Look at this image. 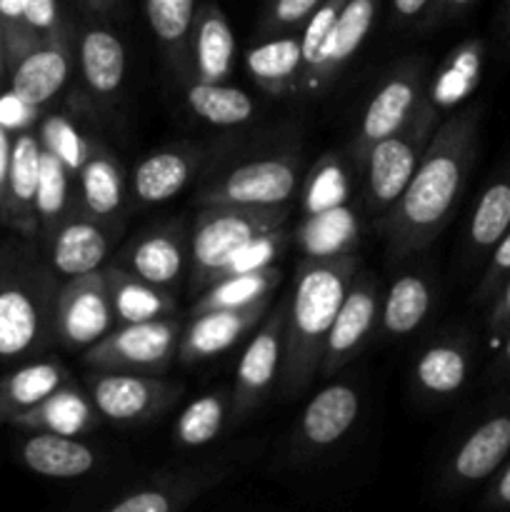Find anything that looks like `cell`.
<instances>
[{"instance_id":"1","label":"cell","mask_w":510,"mask_h":512,"mask_svg":"<svg viewBox=\"0 0 510 512\" xmlns=\"http://www.w3.org/2000/svg\"><path fill=\"white\" fill-rule=\"evenodd\" d=\"M480 118V105H465L440 120L410 183L378 218V230L393 258L425 250L450 223L478 158Z\"/></svg>"},{"instance_id":"2","label":"cell","mask_w":510,"mask_h":512,"mask_svg":"<svg viewBox=\"0 0 510 512\" xmlns=\"http://www.w3.org/2000/svg\"><path fill=\"white\" fill-rule=\"evenodd\" d=\"M355 273V253L335 258H303L298 263L293 295L285 310V355L280 370L285 395L305 393L315 375H320L328 330Z\"/></svg>"},{"instance_id":"3","label":"cell","mask_w":510,"mask_h":512,"mask_svg":"<svg viewBox=\"0 0 510 512\" xmlns=\"http://www.w3.org/2000/svg\"><path fill=\"white\" fill-rule=\"evenodd\" d=\"M290 205L245 208V205H203L188 238L190 288L203 290L243 243L265 230L288 223Z\"/></svg>"},{"instance_id":"4","label":"cell","mask_w":510,"mask_h":512,"mask_svg":"<svg viewBox=\"0 0 510 512\" xmlns=\"http://www.w3.org/2000/svg\"><path fill=\"white\" fill-rule=\"evenodd\" d=\"M438 125L440 110L425 95L403 128L378 140L368 150L360 170H363V203L370 215L380 218L400 198Z\"/></svg>"},{"instance_id":"5","label":"cell","mask_w":510,"mask_h":512,"mask_svg":"<svg viewBox=\"0 0 510 512\" xmlns=\"http://www.w3.org/2000/svg\"><path fill=\"white\" fill-rule=\"evenodd\" d=\"M300 185V158L295 153L263 155L230 165L200 188V205H245L275 208L290 205Z\"/></svg>"},{"instance_id":"6","label":"cell","mask_w":510,"mask_h":512,"mask_svg":"<svg viewBox=\"0 0 510 512\" xmlns=\"http://www.w3.org/2000/svg\"><path fill=\"white\" fill-rule=\"evenodd\" d=\"M183 325L175 318L118 323L105 338L85 350L88 368L160 375L178 358Z\"/></svg>"},{"instance_id":"7","label":"cell","mask_w":510,"mask_h":512,"mask_svg":"<svg viewBox=\"0 0 510 512\" xmlns=\"http://www.w3.org/2000/svg\"><path fill=\"white\" fill-rule=\"evenodd\" d=\"M85 393L105 420L130 425L163 415L180 398L183 385L160 375L90 368L85 373Z\"/></svg>"},{"instance_id":"8","label":"cell","mask_w":510,"mask_h":512,"mask_svg":"<svg viewBox=\"0 0 510 512\" xmlns=\"http://www.w3.org/2000/svg\"><path fill=\"white\" fill-rule=\"evenodd\" d=\"M425 90H428V63L423 58H410L390 70L388 78L378 85L373 98L365 105L355 133L353 160L358 168L378 140L388 138L413 118L418 105L423 103Z\"/></svg>"},{"instance_id":"9","label":"cell","mask_w":510,"mask_h":512,"mask_svg":"<svg viewBox=\"0 0 510 512\" xmlns=\"http://www.w3.org/2000/svg\"><path fill=\"white\" fill-rule=\"evenodd\" d=\"M510 458V398L500 400L495 408L480 415L453 453L448 455L443 468V488L460 493L473 485L490 480L505 460Z\"/></svg>"},{"instance_id":"10","label":"cell","mask_w":510,"mask_h":512,"mask_svg":"<svg viewBox=\"0 0 510 512\" xmlns=\"http://www.w3.org/2000/svg\"><path fill=\"white\" fill-rule=\"evenodd\" d=\"M285 310H288V300H280L275 308H270L255 328L248 348L240 355L233 393L235 418L253 413L280 380L285 355Z\"/></svg>"},{"instance_id":"11","label":"cell","mask_w":510,"mask_h":512,"mask_svg":"<svg viewBox=\"0 0 510 512\" xmlns=\"http://www.w3.org/2000/svg\"><path fill=\"white\" fill-rule=\"evenodd\" d=\"M380 305H383V290L378 280L373 275L355 273L328 330L320 375L325 378L335 375L363 350L380 325Z\"/></svg>"},{"instance_id":"12","label":"cell","mask_w":510,"mask_h":512,"mask_svg":"<svg viewBox=\"0 0 510 512\" xmlns=\"http://www.w3.org/2000/svg\"><path fill=\"white\" fill-rule=\"evenodd\" d=\"M55 323L63 343L80 350H88L118 325L103 268L68 280L58 298Z\"/></svg>"},{"instance_id":"13","label":"cell","mask_w":510,"mask_h":512,"mask_svg":"<svg viewBox=\"0 0 510 512\" xmlns=\"http://www.w3.org/2000/svg\"><path fill=\"white\" fill-rule=\"evenodd\" d=\"M378 8L380 0H345L338 18H335L333 30L320 48L318 60L300 78V93L315 95L333 83L335 75L363 48L365 38L370 35L375 18H378Z\"/></svg>"},{"instance_id":"14","label":"cell","mask_w":510,"mask_h":512,"mask_svg":"<svg viewBox=\"0 0 510 512\" xmlns=\"http://www.w3.org/2000/svg\"><path fill=\"white\" fill-rule=\"evenodd\" d=\"M270 305H273V298L245 305V308L208 310V313L193 315V320L185 325L183 335H180V363L193 365L200 363V360L223 355L238 340H243L250 330L258 328L260 320L268 315Z\"/></svg>"},{"instance_id":"15","label":"cell","mask_w":510,"mask_h":512,"mask_svg":"<svg viewBox=\"0 0 510 512\" xmlns=\"http://www.w3.org/2000/svg\"><path fill=\"white\" fill-rule=\"evenodd\" d=\"M360 415V393L350 383H333L318 390L303 408L295 428L300 455H315L333 448L348 435Z\"/></svg>"},{"instance_id":"16","label":"cell","mask_w":510,"mask_h":512,"mask_svg":"<svg viewBox=\"0 0 510 512\" xmlns=\"http://www.w3.org/2000/svg\"><path fill=\"white\" fill-rule=\"evenodd\" d=\"M200 163H203V150L195 145L178 143L155 150L148 158L140 160L130 175L135 200L143 205L173 200L188 188V183L200 170Z\"/></svg>"},{"instance_id":"17","label":"cell","mask_w":510,"mask_h":512,"mask_svg":"<svg viewBox=\"0 0 510 512\" xmlns=\"http://www.w3.org/2000/svg\"><path fill=\"white\" fill-rule=\"evenodd\" d=\"M113 230L115 225L100 223L85 213L68 215L55 228L50 263L65 278H78V275L100 270L110 253Z\"/></svg>"},{"instance_id":"18","label":"cell","mask_w":510,"mask_h":512,"mask_svg":"<svg viewBox=\"0 0 510 512\" xmlns=\"http://www.w3.org/2000/svg\"><path fill=\"white\" fill-rule=\"evenodd\" d=\"M235 35L215 0L198 3L190 33V78L225 83L233 73Z\"/></svg>"},{"instance_id":"19","label":"cell","mask_w":510,"mask_h":512,"mask_svg":"<svg viewBox=\"0 0 510 512\" xmlns=\"http://www.w3.org/2000/svg\"><path fill=\"white\" fill-rule=\"evenodd\" d=\"M473 370V343L468 335H443L420 350L413 380L425 398H453L468 383Z\"/></svg>"},{"instance_id":"20","label":"cell","mask_w":510,"mask_h":512,"mask_svg":"<svg viewBox=\"0 0 510 512\" xmlns=\"http://www.w3.org/2000/svg\"><path fill=\"white\" fill-rule=\"evenodd\" d=\"M185 258H188V238L185 228L178 223L148 230L133 240L123 253V265L148 283L170 288L183 275Z\"/></svg>"},{"instance_id":"21","label":"cell","mask_w":510,"mask_h":512,"mask_svg":"<svg viewBox=\"0 0 510 512\" xmlns=\"http://www.w3.org/2000/svg\"><path fill=\"white\" fill-rule=\"evenodd\" d=\"M223 470H193V473L155 478L125 490L118 500L105 505L108 512H173L185 508L220 483Z\"/></svg>"},{"instance_id":"22","label":"cell","mask_w":510,"mask_h":512,"mask_svg":"<svg viewBox=\"0 0 510 512\" xmlns=\"http://www.w3.org/2000/svg\"><path fill=\"white\" fill-rule=\"evenodd\" d=\"M78 63L85 88L95 100L113 103L125 83V45L105 25H88L80 35Z\"/></svg>"},{"instance_id":"23","label":"cell","mask_w":510,"mask_h":512,"mask_svg":"<svg viewBox=\"0 0 510 512\" xmlns=\"http://www.w3.org/2000/svg\"><path fill=\"white\" fill-rule=\"evenodd\" d=\"M78 180L83 213L118 228L125 205V175L118 158L93 140L88 158L78 170Z\"/></svg>"},{"instance_id":"24","label":"cell","mask_w":510,"mask_h":512,"mask_svg":"<svg viewBox=\"0 0 510 512\" xmlns=\"http://www.w3.org/2000/svg\"><path fill=\"white\" fill-rule=\"evenodd\" d=\"M245 68H248L250 78L275 98L300 93V75H303L300 38L288 33L268 35L263 43L248 48Z\"/></svg>"},{"instance_id":"25","label":"cell","mask_w":510,"mask_h":512,"mask_svg":"<svg viewBox=\"0 0 510 512\" xmlns=\"http://www.w3.org/2000/svg\"><path fill=\"white\" fill-rule=\"evenodd\" d=\"M105 285H108L110 305L115 323H143V320L173 318L175 298L168 288L148 283L125 265H105Z\"/></svg>"},{"instance_id":"26","label":"cell","mask_w":510,"mask_h":512,"mask_svg":"<svg viewBox=\"0 0 510 512\" xmlns=\"http://www.w3.org/2000/svg\"><path fill=\"white\" fill-rule=\"evenodd\" d=\"M70 75V53L63 38L23 55L13 73V93L30 105H43L60 93Z\"/></svg>"},{"instance_id":"27","label":"cell","mask_w":510,"mask_h":512,"mask_svg":"<svg viewBox=\"0 0 510 512\" xmlns=\"http://www.w3.org/2000/svg\"><path fill=\"white\" fill-rule=\"evenodd\" d=\"M360 240V220L348 203L338 208L308 213L295 230V245L305 258H335L355 253Z\"/></svg>"},{"instance_id":"28","label":"cell","mask_w":510,"mask_h":512,"mask_svg":"<svg viewBox=\"0 0 510 512\" xmlns=\"http://www.w3.org/2000/svg\"><path fill=\"white\" fill-rule=\"evenodd\" d=\"M23 460L43 478L73 480L83 478L98 465V453L90 445L80 443L75 435L40 433L25 443Z\"/></svg>"},{"instance_id":"29","label":"cell","mask_w":510,"mask_h":512,"mask_svg":"<svg viewBox=\"0 0 510 512\" xmlns=\"http://www.w3.org/2000/svg\"><path fill=\"white\" fill-rule=\"evenodd\" d=\"M145 18L183 83L190 80V33L198 0H143Z\"/></svg>"},{"instance_id":"30","label":"cell","mask_w":510,"mask_h":512,"mask_svg":"<svg viewBox=\"0 0 510 512\" xmlns=\"http://www.w3.org/2000/svg\"><path fill=\"white\" fill-rule=\"evenodd\" d=\"M430 308H433V283L425 275L408 273L383 293L380 328L388 338L413 335L428 320Z\"/></svg>"},{"instance_id":"31","label":"cell","mask_w":510,"mask_h":512,"mask_svg":"<svg viewBox=\"0 0 510 512\" xmlns=\"http://www.w3.org/2000/svg\"><path fill=\"white\" fill-rule=\"evenodd\" d=\"M510 230V168L495 175L480 193L478 203H475L473 215H470L468 233H465V243H468V255L473 260L485 258L490 250L498 245Z\"/></svg>"},{"instance_id":"32","label":"cell","mask_w":510,"mask_h":512,"mask_svg":"<svg viewBox=\"0 0 510 512\" xmlns=\"http://www.w3.org/2000/svg\"><path fill=\"white\" fill-rule=\"evenodd\" d=\"M283 280V270L278 265L253 270V273L225 275V278L213 280L208 288L200 290V298L190 308V315L208 313V310L223 308H245V305L260 303L265 298H273V290Z\"/></svg>"},{"instance_id":"33","label":"cell","mask_w":510,"mask_h":512,"mask_svg":"<svg viewBox=\"0 0 510 512\" xmlns=\"http://www.w3.org/2000/svg\"><path fill=\"white\" fill-rule=\"evenodd\" d=\"M185 103L200 120L218 128H235L255 115V103L245 90L228 83H208L190 78L185 83Z\"/></svg>"},{"instance_id":"34","label":"cell","mask_w":510,"mask_h":512,"mask_svg":"<svg viewBox=\"0 0 510 512\" xmlns=\"http://www.w3.org/2000/svg\"><path fill=\"white\" fill-rule=\"evenodd\" d=\"M95 413L98 410H95L90 395L80 393L78 388H70V385H60L55 393H50L35 408L23 413V418L43 433L75 435L78 438L93 428Z\"/></svg>"},{"instance_id":"35","label":"cell","mask_w":510,"mask_h":512,"mask_svg":"<svg viewBox=\"0 0 510 512\" xmlns=\"http://www.w3.org/2000/svg\"><path fill=\"white\" fill-rule=\"evenodd\" d=\"M43 333V313L30 293L8 288L0 293V355L13 358L38 343Z\"/></svg>"},{"instance_id":"36","label":"cell","mask_w":510,"mask_h":512,"mask_svg":"<svg viewBox=\"0 0 510 512\" xmlns=\"http://www.w3.org/2000/svg\"><path fill=\"white\" fill-rule=\"evenodd\" d=\"M480 48L478 40H470V43L460 45L458 50H453L448 60L435 70L433 78L428 80V95L433 100L435 108L443 113L445 108H453L458 100H463L470 90L478 83V70H480Z\"/></svg>"},{"instance_id":"37","label":"cell","mask_w":510,"mask_h":512,"mask_svg":"<svg viewBox=\"0 0 510 512\" xmlns=\"http://www.w3.org/2000/svg\"><path fill=\"white\" fill-rule=\"evenodd\" d=\"M228 418V400L220 390L200 395L198 400L183 408L173 425V440L183 448H200L223 433Z\"/></svg>"},{"instance_id":"38","label":"cell","mask_w":510,"mask_h":512,"mask_svg":"<svg viewBox=\"0 0 510 512\" xmlns=\"http://www.w3.org/2000/svg\"><path fill=\"white\" fill-rule=\"evenodd\" d=\"M350 180L345 165L338 155H325L318 160L313 173L308 175L303 188V213H320V210L338 208L348 203Z\"/></svg>"},{"instance_id":"39","label":"cell","mask_w":510,"mask_h":512,"mask_svg":"<svg viewBox=\"0 0 510 512\" xmlns=\"http://www.w3.org/2000/svg\"><path fill=\"white\" fill-rule=\"evenodd\" d=\"M70 175L73 173L65 168L63 160L43 148V153H40L38 190H35V210L43 218V223L60 225L68 218Z\"/></svg>"},{"instance_id":"40","label":"cell","mask_w":510,"mask_h":512,"mask_svg":"<svg viewBox=\"0 0 510 512\" xmlns=\"http://www.w3.org/2000/svg\"><path fill=\"white\" fill-rule=\"evenodd\" d=\"M65 383H68V373L58 363H35L18 370L5 383V400H8L10 408L28 413L30 408H35L40 400L48 398Z\"/></svg>"},{"instance_id":"41","label":"cell","mask_w":510,"mask_h":512,"mask_svg":"<svg viewBox=\"0 0 510 512\" xmlns=\"http://www.w3.org/2000/svg\"><path fill=\"white\" fill-rule=\"evenodd\" d=\"M40 153H43V143L38 138H33V135H20L13 148H10L8 190L10 198L23 210V215H28L30 208H35Z\"/></svg>"},{"instance_id":"42","label":"cell","mask_w":510,"mask_h":512,"mask_svg":"<svg viewBox=\"0 0 510 512\" xmlns=\"http://www.w3.org/2000/svg\"><path fill=\"white\" fill-rule=\"evenodd\" d=\"M290 243V235L285 230V225L273 230H265V233L255 235L248 243L240 245L233 255L223 263V268L215 273L213 280L225 278V275H240V273H253V270H263L275 265V260L285 253Z\"/></svg>"},{"instance_id":"43","label":"cell","mask_w":510,"mask_h":512,"mask_svg":"<svg viewBox=\"0 0 510 512\" xmlns=\"http://www.w3.org/2000/svg\"><path fill=\"white\" fill-rule=\"evenodd\" d=\"M40 143H43L45 150L58 155L70 173L78 175L85 158H88L93 140L80 135V130L63 115H50V118H45L43 128H40Z\"/></svg>"},{"instance_id":"44","label":"cell","mask_w":510,"mask_h":512,"mask_svg":"<svg viewBox=\"0 0 510 512\" xmlns=\"http://www.w3.org/2000/svg\"><path fill=\"white\" fill-rule=\"evenodd\" d=\"M320 3L323 0H268L260 18V33L268 38V35H283L303 28Z\"/></svg>"},{"instance_id":"45","label":"cell","mask_w":510,"mask_h":512,"mask_svg":"<svg viewBox=\"0 0 510 512\" xmlns=\"http://www.w3.org/2000/svg\"><path fill=\"white\" fill-rule=\"evenodd\" d=\"M508 278H510V230L498 240V245L490 250L485 273L483 278H480L478 288H475V298H478L480 303H490Z\"/></svg>"},{"instance_id":"46","label":"cell","mask_w":510,"mask_h":512,"mask_svg":"<svg viewBox=\"0 0 510 512\" xmlns=\"http://www.w3.org/2000/svg\"><path fill=\"white\" fill-rule=\"evenodd\" d=\"M25 25L30 30L45 33L50 40L60 38V8L58 0H25Z\"/></svg>"},{"instance_id":"47","label":"cell","mask_w":510,"mask_h":512,"mask_svg":"<svg viewBox=\"0 0 510 512\" xmlns=\"http://www.w3.org/2000/svg\"><path fill=\"white\" fill-rule=\"evenodd\" d=\"M38 118V105L25 103L15 93H8L0 98V128L5 130H20L28 128L33 120Z\"/></svg>"},{"instance_id":"48","label":"cell","mask_w":510,"mask_h":512,"mask_svg":"<svg viewBox=\"0 0 510 512\" xmlns=\"http://www.w3.org/2000/svg\"><path fill=\"white\" fill-rule=\"evenodd\" d=\"M475 3H478V0H433V5H430L425 18L418 23V28L433 30L440 28V25L453 23V20L463 18Z\"/></svg>"},{"instance_id":"49","label":"cell","mask_w":510,"mask_h":512,"mask_svg":"<svg viewBox=\"0 0 510 512\" xmlns=\"http://www.w3.org/2000/svg\"><path fill=\"white\" fill-rule=\"evenodd\" d=\"M488 318H485V328H488V335L493 340H503L510 330V278L505 280L503 288L495 293V298L490 300Z\"/></svg>"},{"instance_id":"50","label":"cell","mask_w":510,"mask_h":512,"mask_svg":"<svg viewBox=\"0 0 510 512\" xmlns=\"http://www.w3.org/2000/svg\"><path fill=\"white\" fill-rule=\"evenodd\" d=\"M485 505L488 508H510V458L505 460L503 468L493 475L488 493H485Z\"/></svg>"},{"instance_id":"51","label":"cell","mask_w":510,"mask_h":512,"mask_svg":"<svg viewBox=\"0 0 510 512\" xmlns=\"http://www.w3.org/2000/svg\"><path fill=\"white\" fill-rule=\"evenodd\" d=\"M393 18L398 25H418L430 10L433 0H390Z\"/></svg>"},{"instance_id":"52","label":"cell","mask_w":510,"mask_h":512,"mask_svg":"<svg viewBox=\"0 0 510 512\" xmlns=\"http://www.w3.org/2000/svg\"><path fill=\"white\" fill-rule=\"evenodd\" d=\"M488 378L493 383H503V380L510 378V330L503 340H500V350L495 355L493 365H490V373Z\"/></svg>"},{"instance_id":"53","label":"cell","mask_w":510,"mask_h":512,"mask_svg":"<svg viewBox=\"0 0 510 512\" xmlns=\"http://www.w3.org/2000/svg\"><path fill=\"white\" fill-rule=\"evenodd\" d=\"M25 0H0V18L8 23H23L25 25ZM28 28V25H25Z\"/></svg>"},{"instance_id":"54","label":"cell","mask_w":510,"mask_h":512,"mask_svg":"<svg viewBox=\"0 0 510 512\" xmlns=\"http://www.w3.org/2000/svg\"><path fill=\"white\" fill-rule=\"evenodd\" d=\"M8 168H10V140L8 130L0 128V188L8 180Z\"/></svg>"},{"instance_id":"55","label":"cell","mask_w":510,"mask_h":512,"mask_svg":"<svg viewBox=\"0 0 510 512\" xmlns=\"http://www.w3.org/2000/svg\"><path fill=\"white\" fill-rule=\"evenodd\" d=\"M80 3L93 10V13H110L118 5V0H80Z\"/></svg>"},{"instance_id":"56","label":"cell","mask_w":510,"mask_h":512,"mask_svg":"<svg viewBox=\"0 0 510 512\" xmlns=\"http://www.w3.org/2000/svg\"><path fill=\"white\" fill-rule=\"evenodd\" d=\"M503 38L505 43L510 45V0H505V10H503Z\"/></svg>"},{"instance_id":"57","label":"cell","mask_w":510,"mask_h":512,"mask_svg":"<svg viewBox=\"0 0 510 512\" xmlns=\"http://www.w3.org/2000/svg\"><path fill=\"white\" fill-rule=\"evenodd\" d=\"M0 20H3V18H0Z\"/></svg>"}]
</instances>
